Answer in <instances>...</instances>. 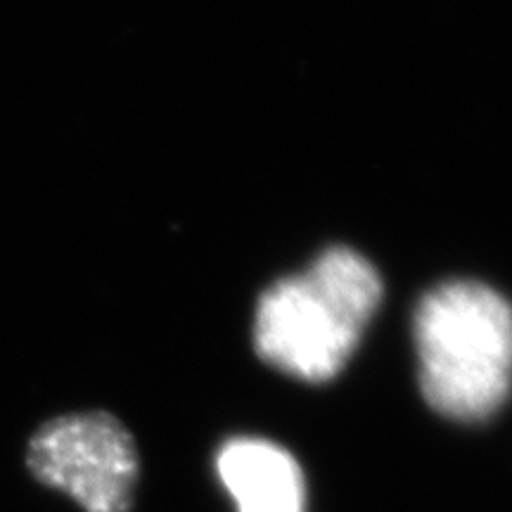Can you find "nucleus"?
Returning a JSON list of instances; mask_svg holds the SVG:
<instances>
[{
  "label": "nucleus",
  "mask_w": 512,
  "mask_h": 512,
  "mask_svg": "<svg viewBox=\"0 0 512 512\" xmlns=\"http://www.w3.org/2000/svg\"><path fill=\"white\" fill-rule=\"evenodd\" d=\"M38 482L74 498L86 512H128L138 477L133 437L110 413H72L38 427L27 446Z\"/></svg>",
  "instance_id": "3"
},
{
  "label": "nucleus",
  "mask_w": 512,
  "mask_h": 512,
  "mask_svg": "<svg viewBox=\"0 0 512 512\" xmlns=\"http://www.w3.org/2000/svg\"><path fill=\"white\" fill-rule=\"evenodd\" d=\"M382 299L368 259L328 249L304 273L268 287L256 306L254 347L268 366L306 382H328L347 366Z\"/></svg>",
  "instance_id": "1"
},
{
  "label": "nucleus",
  "mask_w": 512,
  "mask_h": 512,
  "mask_svg": "<svg viewBox=\"0 0 512 512\" xmlns=\"http://www.w3.org/2000/svg\"><path fill=\"white\" fill-rule=\"evenodd\" d=\"M420 389L460 422L491 418L512 387V306L482 283L434 287L415 311Z\"/></svg>",
  "instance_id": "2"
},
{
  "label": "nucleus",
  "mask_w": 512,
  "mask_h": 512,
  "mask_svg": "<svg viewBox=\"0 0 512 512\" xmlns=\"http://www.w3.org/2000/svg\"><path fill=\"white\" fill-rule=\"evenodd\" d=\"M216 472L238 512H304V472L290 451L266 439H230L216 453Z\"/></svg>",
  "instance_id": "4"
}]
</instances>
